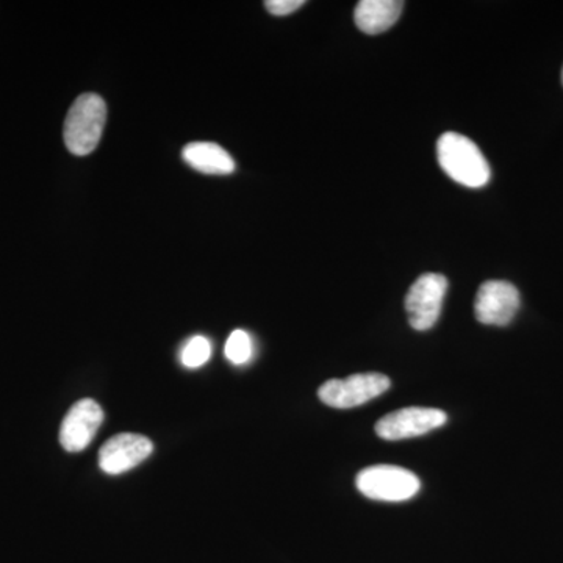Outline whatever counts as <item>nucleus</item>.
Returning <instances> with one entry per match:
<instances>
[{
	"label": "nucleus",
	"mask_w": 563,
	"mask_h": 563,
	"mask_svg": "<svg viewBox=\"0 0 563 563\" xmlns=\"http://www.w3.org/2000/svg\"><path fill=\"white\" fill-rule=\"evenodd\" d=\"M437 157L443 172L468 188L485 187L490 180V166L474 141L461 133L446 132L437 143Z\"/></svg>",
	"instance_id": "f257e3e1"
},
{
	"label": "nucleus",
	"mask_w": 563,
	"mask_h": 563,
	"mask_svg": "<svg viewBox=\"0 0 563 563\" xmlns=\"http://www.w3.org/2000/svg\"><path fill=\"white\" fill-rule=\"evenodd\" d=\"M107 120V106L101 96L85 92L69 109L65 121V143L70 154H91L101 140Z\"/></svg>",
	"instance_id": "f03ea898"
},
{
	"label": "nucleus",
	"mask_w": 563,
	"mask_h": 563,
	"mask_svg": "<svg viewBox=\"0 0 563 563\" xmlns=\"http://www.w3.org/2000/svg\"><path fill=\"white\" fill-rule=\"evenodd\" d=\"M355 485L366 498L387 503L407 501L421 488L417 474L395 465H374L362 470Z\"/></svg>",
	"instance_id": "7ed1b4c3"
},
{
	"label": "nucleus",
	"mask_w": 563,
	"mask_h": 563,
	"mask_svg": "<svg viewBox=\"0 0 563 563\" xmlns=\"http://www.w3.org/2000/svg\"><path fill=\"white\" fill-rule=\"evenodd\" d=\"M390 379L380 373L352 374L346 379H332L321 385L318 396L333 409L363 406L390 388Z\"/></svg>",
	"instance_id": "20e7f679"
},
{
	"label": "nucleus",
	"mask_w": 563,
	"mask_h": 563,
	"mask_svg": "<svg viewBox=\"0 0 563 563\" xmlns=\"http://www.w3.org/2000/svg\"><path fill=\"white\" fill-rule=\"evenodd\" d=\"M448 279L442 274H422L413 282L406 296V310L410 325L418 332L429 331L442 313Z\"/></svg>",
	"instance_id": "39448f33"
},
{
	"label": "nucleus",
	"mask_w": 563,
	"mask_h": 563,
	"mask_svg": "<svg viewBox=\"0 0 563 563\" xmlns=\"http://www.w3.org/2000/svg\"><path fill=\"white\" fill-rule=\"evenodd\" d=\"M448 421V415L432 407H406L385 415L376 424V433L384 440L412 439L424 435L433 429L442 428Z\"/></svg>",
	"instance_id": "423d86ee"
},
{
	"label": "nucleus",
	"mask_w": 563,
	"mask_h": 563,
	"mask_svg": "<svg viewBox=\"0 0 563 563\" xmlns=\"http://www.w3.org/2000/svg\"><path fill=\"white\" fill-rule=\"evenodd\" d=\"M520 309V292L506 280H487L477 290L474 314L487 325H507Z\"/></svg>",
	"instance_id": "0eeeda50"
},
{
	"label": "nucleus",
	"mask_w": 563,
	"mask_h": 563,
	"mask_svg": "<svg viewBox=\"0 0 563 563\" xmlns=\"http://www.w3.org/2000/svg\"><path fill=\"white\" fill-rule=\"evenodd\" d=\"M154 443L141 433L124 432L111 437L99 451V466L107 474H122L146 461Z\"/></svg>",
	"instance_id": "6e6552de"
},
{
	"label": "nucleus",
	"mask_w": 563,
	"mask_h": 563,
	"mask_svg": "<svg viewBox=\"0 0 563 563\" xmlns=\"http://www.w3.org/2000/svg\"><path fill=\"white\" fill-rule=\"evenodd\" d=\"M103 410L92 399H80L70 407L60 428V443L68 453H80L90 446L101 428Z\"/></svg>",
	"instance_id": "1a4fd4ad"
},
{
	"label": "nucleus",
	"mask_w": 563,
	"mask_h": 563,
	"mask_svg": "<svg viewBox=\"0 0 563 563\" xmlns=\"http://www.w3.org/2000/svg\"><path fill=\"white\" fill-rule=\"evenodd\" d=\"M402 7L404 2L398 0H362L355 7V24L363 33L377 35L398 21Z\"/></svg>",
	"instance_id": "9d476101"
},
{
	"label": "nucleus",
	"mask_w": 563,
	"mask_h": 563,
	"mask_svg": "<svg viewBox=\"0 0 563 563\" xmlns=\"http://www.w3.org/2000/svg\"><path fill=\"white\" fill-rule=\"evenodd\" d=\"M184 161L203 174H231L235 172V162L228 151L214 143H190L185 146Z\"/></svg>",
	"instance_id": "9b49d317"
},
{
	"label": "nucleus",
	"mask_w": 563,
	"mask_h": 563,
	"mask_svg": "<svg viewBox=\"0 0 563 563\" xmlns=\"http://www.w3.org/2000/svg\"><path fill=\"white\" fill-rule=\"evenodd\" d=\"M254 343L250 333L244 331H233L225 343L224 354L235 365H244L252 358Z\"/></svg>",
	"instance_id": "f8f14e48"
},
{
	"label": "nucleus",
	"mask_w": 563,
	"mask_h": 563,
	"mask_svg": "<svg viewBox=\"0 0 563 563\" xmlns=\"http://www.w3.org/2000/svg\"><path fill=\"white\" fill-rule=\"evenodd\" d=\"M210 355L211 344L209 340L206 336L198 335L188 340V343L181 350L180 358L187 368H199L203 363L209 362Z\"/></svg>",
	"instance_id": "ddd939ff"
},
{
	"label": "nucleus",
	"mask_w": 563,
	"mask_h": 563,
	"mask_svg": "<svg viewBox=\"0 0 563 563\" xmlns=\"http://www.w3.org/2000/svg\"><path fill=\"white\" fill-rule=\"evenodd\" d=\"M303 3H306L303 0H268L265 2V7L269 13L276 14V16H287L292 11L301 9Z\"/></svg>",
	"instance_id": "4468645a"
},
{
	"label": "nucleus",
	"mask_w": 563,
	"mask_h": 563,
	"mask_svg": "<svg viewBox=\"0 0 563 563\" xmlns=\"http://www.w3.org/2000/svg\"><path fill=\"white\" fill-rule=\"evenodd\" d=\"M562 84H563V69H562Z\"/></svg>",
	"instance_id": "2eb2a0df"
}]
</instances>
